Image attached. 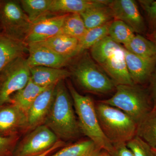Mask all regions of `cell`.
I'll return each mask as SVG.
<instances>
[{
  "label": "cell",
  "instance_id": "cell-15",
  "mask_svg": "<svg viewBox=\"0 0 156 156\" xmlns=\"http://www.w3.org/2000/svg\"><path fill=\"white\" fill-rule=\"evenodd\" d=\"M125 55L128 71L134 84L144 83L152 77L156 69V59L140 57L125 48Z\"/></svg>",
  "mask_w": 156,
  "mask_h": 156
},
{
  "label": "cell",
  "instance_id": "cell-13",
  "mask_svg": "<svg viewBox=\"0 0 156 156\" xmlns=\"http://www.w3.org/2000/svg\"><path fill=\"white\" fill-rule=\"evenodd\" d=\"M56 85L46 88L32 104L27 113L28 129H34L44 124L54 100Z\"/></svg>",
  "mask_w": 156,
  "mask_h": 156
},
{
  "label": "cell",
  "instance_id": "cell-14",
  "mask_svg": "<svg viewBox=\"0 0 156 156\" xmlns=\"http://www.w3.org/2000/svg\"><path fill=\"white\" fill-rule=\"evenodd\" d=\"M99 66L116 86L134 84L128 71L125 58V48L123 47L109 56Z\"/></svg>",
  "mask_w": 156,
  "mask_h": 156
},
{
  "label": "cell",
  "instance_id": "cell-12",
  "mask_svg": "<svg viewBox=\"0 0 156 156\" xmlns=\"http://www.w3.org/2000/svg\"><path fill=\"white\" fill-rule=\"evenodd\" d=\"M28 128L25 112L12 104L0 106V136H16L18 131Z\"/></svg>",
  "mask_w": 156,
  "mask_h": 156
},
{
  "label": "cell",
  "instance_id": "cell-21",
  "mask_svg": "<svg viewBox=\"0 0 156 156\" xmlns=\"http://www.w3.org/2000/svg\"><path fill=\"white\" fill-rule=\"evenodd\" d=\"M47 87L38 86L30 79L24 88L11 96V104L18 107L27 114L35 99Z\"/></svg>",
  "mask_w": 156,
  "mask_h": 156
},
{
  "label": "cell",
  "instance_id": "cell-5",
  "mask_svg": "<svg viewBox=\"0 0 156 156\" xmlns=\"http://www.w3.org/2000/svg\"><path fill=\"white\" fill-rule=\"evenodd\" d=\"M71 66L70 72L84 90L96 94H105L115 89L116 85L100 66L85 51Z\"/></svg>",
  "mask_w": 156,
  "mask_h": 156
},
{
  "label": "cell",
  "instance_id": "cell-10",
  "mask_svg": "<svg viewBox=\"0 0 156 156\" xmlns=\"http://www.w3.org/2000/svg\"><path fill=\"white\" fill-rule=\"evenodd\" d=\"M108 5L114 19L125 23L134 33H142L145 30V23L135 1L113 0L110 1Z\"/></svg>",
  "mask_w": 156,
  "mask_h": 156
},
{
  "label": "cell",
  "instance_id": "cell-23",
  "mask_svg": "<svg viewBox=\"0 0 156 156\" xmlns=\"http://www.w3.org/2000/svg\"><path fill=\"white\" fill-rule=\"evenodd\" d=\"M136 136L156 151V108H153L137 124Z\"/></svg>",
  "mask_w": 156,
  "mask_h": 156
},
{
  "label": "cell",
  "instance_id": "cell-19",
  "mask_svg": "<svg viewBox=\"0 0 156 156\" xmlns=\"http://www.w3.org/2000/svg\"><path fill=\"white\" fill-rule=\"evenodd\" d=\"M37 43L62 56L72 58L76 57V52L79 40L72 37L59 34Z\"/></svg>",
  "mask_w": 156,
  "mask_h": 156
},
{
  "label": "cell",
  "instance_id": "cell-35",
  "mask_svg": "<svg viewBox=\"0 0 156 156\" xmlns=\"http://www.w3.org/2000/svg\"><path fill=\"white\" fill-rule=\"evenodd\" d=\"M64 143L63 141H58L56 144L53 146L52 147L48 149V150L44 152L43 153L37 156H48L49 154L51 153V152L55 151V150L57 149L58 148L61 147L62 146L64 145Z\"/></svg>",
  "mask_w": 156,
  "mask_h": 156
},
{
  "label": "cell",
  "instance_id": "cell-16",
  "mask_svg": "<svg viewBox=\"0 0 156 156\" xmlns=\"http://www.w3.org/2000/svg\"><path fill=\"white\" fill-rule=\"evenodd\" d=\"M28 50L27 45L24 42L0 34V72L14 59L23 56Z\"/></svg>",
  "mask_w": 156,
  "mask_h": 156
},
{
  "label": "cell",
  "instance_id": "cell-27",
  "mask_svg": "<svg viewBox=\"0 0 156 156\" xmlns=\"http://www.w3.org/2000/svg\"><path fill=\"white\" fill-rule=\"evenodd\" d=\"M52 2V0H21L20 4L30 22L32 23L50 13Z\"/></svg>",
  "mask_w": 156,
  "mask_h": 156
},
{
  "label": "cell",
  "instance_id": "cell-1",
  "mask_svg": "<svg viewBox=\"0 0 156 156\" xmlns=\"http://www.w3.org/2000/svg\"><path fill=\"white\" fill-rule=\"evenodd\" d=\"M73 106L72 98L64 80L60 81L56 84L53 104L43 124L59 139H75L81 133Z\"/></svg>",
  "mask_w": 156,
  "mask_h": 156
},
{
  "label": "cell",
  "instance_id": "cell-11",
  "mask_svg": "<svg viewBox=\"0 0 156 156\" xmlns=\"http://www.w3.org/2000/svg\"><path fill=\"white\" fill-rule=\"evenodd\" d=\"M27 47L29 55L27 59L30 67L42 66L62 69L73 60V58L59 55L39 43L29 44Z\"/></svg>",
  "mask_w": 156,
  "mask_h": 156
},
{
  "label": "cell",
  "instance_id": "cell-28",
  "mask_svg": "<svg viewBox=\"0 0 156 156\" xmlns=\"http://www.w3.org/2000/svg\"><path fill=\"white\" fill-rule=\"evenodd\" d=\"M87 30L80 14H68L59 34L80 40L83 36Z\"/></svg>",
  "mask_w": 156,
  "mask_h": 156
},
{
  "label": "cell",
  "instance_id": "cell-33",
  "mask_svg": "<svg viewBox=\"0 0 156 156\" xmlns=\"http://www.w3.org/2000/svg\"><path fill=\"white\" fill-rule=\"evenodd\" d=\"M108 153L110 156H134L126 143L112 144V148Z\"/></svg>",
  "mask_w": 156,
  "mask_h": 156
},
{
  "label": "cell",
  "instance_id": "cell-8",
  "mask_svg": "<svg viewBox=\"0 0 156 156\" xmlns=\"http://www.w3.org/2000/svg\"><path fill=\"white\" fill-rule=\"evenodd\" d=\"M56 134L45 125H40L29 134L20 144L15 156H37L58 142Z\"/></svg>",
  "mask_w": 156,
  "mask_h": 156
},
{
  "label": "cell",
  "instance_id": "cell-6",
  "mask_svg": "<svg viewBox=\"0 0 156 156\" xmlns=\"http://www.w3.org/2000/svg\"><path fill=\"white\" fill-rule=\"evenodd\" d=\"M30 79V67L23 56L4 68L0 72V106L11 104V96L24 88Z\"/></svg>",
  "mask_w": 156,
  "mask_h": 156
},
{
  "label": "cell",
  "instance_id": "cell-25",
  "mask_svg": "<svg viewBox=\"0 0 156 156\" xmlns=\"http://www.w3.org/2000/svg\"><path fill=\"white\" fill-rule=\"evenodd\" d=\"M111 22V21L98 27L87 30L83 36L79 40L76 52V56L90 49L101 39L108 36L109 26Z\"/></svg>",
  "mask_w": 156,
  "mask_h": 156
},
{
  "label": "cell",
  "instance_id": "cell-20",
  "mask_svg": "<svg viewBox=\"0 0 156 156\" xmlns=\"http://www.w3.org/2000/svg\"><path fill=\"white\" fill-rule=\"evenodd\" d=\"M100 2V0H52L50 12L52 14L58 13L80 14Z\"/></svg>",
  "mask_w": 156,
  "mask_h": 156
},
{
  "label": "cell",
  "instance_id": "cell-26",
  "mask_svg": "<svg viewBox=\"0 0 156 156\" xmlns=\"http://www.w3.org/2000/svg\"><path fill=\"white\" fill-rule=\"evenodd\" d=\"M122 47V46L121 44L107 36L90 48V55L93 60L99 66L108 57Z\"/></svg>",
  "mask_w": 156,
  "mask_h": 156
},
{
  "label": "cell",
  "instance_id": "cell-37",
  "mask_svg": "<svg viewBox=\"0 0 156 156\" xmlns=\"http://www.w3.org/2000/svg\"><path fill=\"white\" fill-rule=\"evenodd\" d=\"M98 156H110L109 154L107 151H102Z\"/></svg>",
  "mask_w": 156,
  "mask_h": 156
},
{
  "label": "cell",
  "instance_id": "cell-7",
  "mask_svg": "<svg viewBox=\"0 0 156 156\" xmlns=\"http://www.w3.org/2000/svg\"><path fill=\"white\" fill-rule=\"evenodd\" d=\"M0 22L3 33L23 42L32 23L20 3L13 0H0Z\"/></svg>",
  "mask_w": 156,
  "mask_h": 156
},
{
  "label": "cell",
  "instance_id": "cell-24",
  "mask_svg": "<svg viewBox=\"0 0 156 156\" xmlns=\"http://www.w3.org/2000/svg\"><path fill=\"white\" fill-rule=\"evenodd\" d=\"M101 149L90 139L68 146L51 156H98Z\"/></svg>",
  "mask_w": 156,
  "mask_h": 156
},
{
  "label": "cell",
  "instance_id": "cell-29",
  "mask_svg": "<svg viewBox=\"0 0 156 156\" xmlns=\"http://www.w3.org/2000/svg\"><path fill=\"white\" fill-rule=\"evenodd\" d=\"M134 33L129 26L118 20H112L109 26L108 36L120 44H127L135 35Z\"/></svg>",
  "mask_w": 156,
  "mask_h": 156
},
{
  "label": "cell",
  "instance_id": "cell-2",
  "mask_svg": "<svg viewBox=\"0 0 156 156\" xmlns=\"http://www.w3.org/2000/svg\"><path fill=\"white\" fill-rule=\"evenodd\" d=\"M81 133L104 151L109 152L112 144L104 134L98 122L95 105L91 97L81 95L71 84H68Z\"/></svg>",
  "mask_w": 156,
  "mask_h": 156
},
{
  "label": "cell",
  "instance_id": "cell-36",
  "mask_svg": "<svg viewBox=\"0 0 156 156\" xmlns=\"http://www.w3.org/2000/svg\"><path fill=\"white\" fill-rule=\"evenodd\" d=\"M152 39V41H153L156 45V30L154 32L151 36Z\"/></svg>",
  "mask_w": 156,
  "mask_h": 156
},
{
  "label": "cell",
  "instance_id": "cell-22",
  "mask_svg": "<svg viewBox=\"0 0 156 156\" xmlns=\"http://www.w3.org/2000/svg\"><path fill=\"white\" fill-rule=\"evenodd\" d=\"M125 49L130 53L148 59H156V45L153 41L139 34L124 45Z\"/></svg>",
  "mask_w": 156,
  "mask_h": 156
},
{
  "label": "cell",
  "instance_id": "cell-4",
  "mask_svg": "<svg viewBox=\"0 0 156 156\" xmlns=\"http://www.w3.org/2000/svg\"><path fill=\"white\" fill-rule=\"evenodd\" d=\"M99 102L121 110L137 125L153 108L145 89L136 84L116 85L114 95Z\"/></svg>",
  "mask_w": 156,
  "mask_h": 156
},
{
  "label": "cell",
  "instance_id": "cell-39",
  "mask_svg": "<svg viewBox=\"0 0 156 156\" xmlns=\"http://www.w3.org/2000/svg\"><path fill=\"white\" fill-rule=\"evenodd\" d=\"M154 151L155 153V154H156V151L154 150Z\"/></svg>",
  "mask_w": 156,
  "mask_h": 156
},
{
  "label": "cell",
  "instance_id": "cell-30",
  "mask_svg": "<svg viewBox=\"0 0 156 156\" xmlns=\"http://www.w3.org/2000/svg\"><path fill=\"white\" fill-rule=\"evenodd\" d=\"M126 144L134 156H156L154 150L138 136H135Z\"/></svg>",
  "mask_w": 156,
  "mask_h": 156
},
{
  "label": "cell",
  "instance_id": "cell-32",
  "mask_svg": "<svg viewBox=\"0 0 156 156\" xmlns=\"http://www.w3.org/2000/svg\"><path fill=\"white\" fill-rule=\"evenodd\" d=\"M17 136H0V156L8 155L14 147Z\"/></svg>",
  "mask_w": 156,
  "mask_h": 156
},
{
  "label": "cell",
  "instance_id": "cell-9",
  "mask_svg": "<svg viewBox=\"0 0 156 156\" xmlns=\"http://www.w3.org/2000/svg\"><path fill=\"white\" fill-rule=\"evenodd\" d=\"M50 14L42 16L32 23L24 42L26 44L44 41L60 33L68 14L52 16Z\"/></svg>",
  "mask_w": 156,
  "mask_h": 156
},
{
  "label": "cell",
  "instance_id": "cell-34",
  "mask_svg": "<svg viewBox=\"0 0 156 156\" xmlns=\"http://www.w3.org/2000/svg\"><path fill=\"white\" fill-rule=\"evenodd\" d=\"M151 85V95L153 108H156V69L152 76Z\"/></svg>",
  "mask_w": 156,
  "mask_h": 156
},
{
  "label": "cell",
  "instance_id": "cell-3",
  "mask_svg": "<svg viewBox=\"0 0 156 156\" xmlns=\"http://www.w3.org/2000/svg\"><path fill=\"white\" fill-rule=\"evenodd\" d=\"M95 108L101 130L112 144L126 143L136 136L137 124L121 110L99 101Z\"/></svg>",
  "mask_w": 156,
  "mask_h": 156
},
{
  "label": "cell",
  "instance_id": "cell-17",
  "mask_svg": "<svg viewBox=\"0 0 156 156\" xmlns=\"http://www.w3.org/2000/svg\"><path fill=\"white\" fill-rule=\"evenodd\" d=\"M30 69L31 80L42 87L57 84L71 76L70 71L62 69L38 66L30 67Z\"/></svg>",
  "mask_w": 156,
  "mask_h": 156
},
{
  "label": "cell",
  "instance_id": "cell-18",
  "mask_svg": "<svg viewBox=\"0 0 156 156\" xmlns=\"http://www.w3.org/2000/svg\"><path fill=\"white\" fill-rule=\"evenodd\" d=\"M109 1H101L98 5L80 14L87 30L98 27L112 20V14L108 5Z\"/></svg>",
  "mask_w": 156,
  "mask_h": 156
},
{
  "label": "cell",
  "instance_id": "cell-38",
  "mask_svg": "<svg viewBox=\"0 0 156 156\" xmlns=\"http://www.w3.org/2000/svg\"><path fill=\"white\" fill-rule=\"evenodd\" d=\"M2 29V27H1V22H0V29Z\"/></svg>",
  "mask_w": 156,
  "mask_h": 156
},
{
  "label": "cell",
  "instance_id": "cell-31",
  "mask_svg": "<svg viewBox=\"0 0 156 156\" xmlns=\"http://www.w3.org/2000/svg\"><path fill=\"white\" fill-rule=\"evenodd\" d=\"M139 2L147 15L151 25L156 29V1L141 0Z\"/></svg>",
  "mask_w": 156,
  "mask_h": 156
}]
</instances>
